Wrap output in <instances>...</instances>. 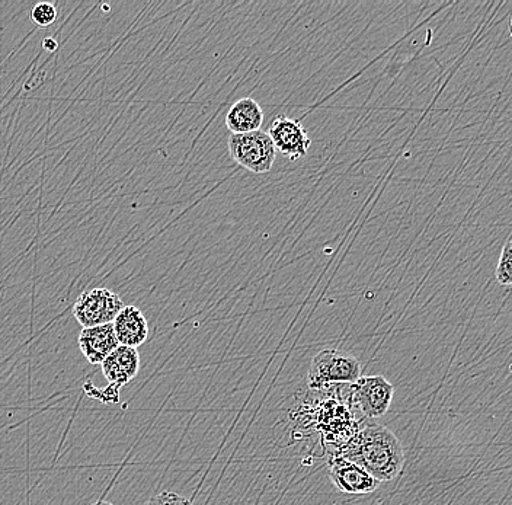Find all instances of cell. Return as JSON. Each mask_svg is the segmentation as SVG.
<instances>
[{
	"instance_id": "obj_13",
	"label": "cell",
	"mask_w": 512,
	"mask_h": 505,
	"mask_svg": "<svg viewBox=\"0 0 512 505\" xmlns=\"http://www.w3.org/2000/svg\"><path fill=\"white\" fill-rule=\"evenodd\" d=\"M31 19L38 27L47 28L57 19V8L53 3L41 2L32 8Z\"/></svg>"
},
{
	"instance_id": "obj_14",
	"label": "cell",
	"mask_w": 512,
	"mask_h": 505,
	"mask_svg": "<svg viewBox=\"0 0 512 505\" xmlns=\"http://www.w3.org/2000/svg\"><path fill=\"white\" fill-rule=\"evenodd\" d=\"M85 391L91 398L98 399V401L104 402V404H117L120 401V391L108 386L104 391H98L92 383H86Z\"/></svg>"
},
{
	"instance_id": "obj_8",
	"label": "cell",
	"mask_w": 512,
	"mask_h": 505,
	"mask_svg": "<svg viewBox=\"0 0 512 505\" xmlns=\"http://www.w3.org/2000/svg\"><path fill=\"white\" fill-rule=\"evenodd\" d=\"M102 375L112 388L120 391L140 372V354L137 348L118 345L101 364Z\"/></svg>"
},
{
	"instance_id": "obj_2",
	"label": "cell",
	"mask_w": 512,
	"mask_h": 505,
	"mask_svg": "<svg viewBox=\"0 0 512 505\" xmlns=\"http://www.w3.org/2000/svg\"><path fill=\"white\" fill-rule=\"evenodd\" d=\"M361 377V364L347 351L326 348L313 357L307 383L310 389H325L331 385H354Z\"/></svg>"
},
{
	"instance_id": "obj_5",
	"label": "cell",
	"mask_w": 512,
	"mask_h": 505,
	"mask_svg": "<svg viewBox=\"0 0 512 505\" xmlns=\"http://www.w3.org/2000/svg\"><path fill=\"white\" fill-rule=\"evenodd\" d=\"M352 386V402L368 420L389 412L395 386L384 376H361Z\"/></svg>"
},
{
	"instance_id": "obj_4",
	"label": "cell",
	"mask_w": 512,
	"mask_h": 505,
	"mask_svg": "<svg viewBox=\"0 0 512 505\" xmlns=\"http://www.w3.org/2000/svg\"><path fill=\"white\" fill-rule=\"evenodd\" d=\"M124 308V302L117 293L105 287L86 290L73 306V315L83 328L112 324L115 316Z\"/></svg>"
},
{
	"instance_id": "obj_17",
	"label": "cell",
	"mask_w": 512,
	"mask_h": 505,
	"mask_svg": "<svg viewBox=\"0 0 512 505\" xmlns=\"http://www.w3.org/2000/svg\"><path fill=\"white\" fill-rule=\"evenodd\" d=\"M95 505H114V504L108 503V501H99V503H96Z\"/></svg>"
},
{
	"instance_id": "obj_3",
	"label": "cell",
	"mask_w": 512,
	"mask_h": 505,
	"mask_svg": "<svg viewBox=\"0 0 512 505\" xmlns=\"http://www.w3.org/2000/svg\"><path fill=\"white\" fill-rule=\"evenodd\" d=\"M230 158L256 175L268 174L277 158V150L265 131L232 134L229 137Z\"/></svg>"
},
{
	"instance_id": "obj_6",
	"label": "cell",
	"mask_w": 512,
	"mask_h": 505,
	"mask_svg": "<svg viewBox=\"0 0 512 505\" xmlns=\"http://www.w3.org/2000/svg\"><path fill=\"white\" fill-rule=\"evenodd\" d=\"M268 136L271 137L275 150L286 156L291 162L299 161L307 156V152L312 146V140L302 123L287 117V115H278L272 121Z\"/></svg>"
},
{
	"instance_id": "obj_11",
	"label": "cell",
	"mask_w": 512,
	"mask_h": 505,
	"mask_svg": "<svg viewBox=\"0 0 512 505\" xmlns=\"http://www.w3.org/2000/svg\"><path fill=\"white\" fill-rule=\"evenodd\" d=\"M264 124V111L252 98H242L230 107L226 115L227 129L232 134L252 133L261 130Z\"/></svg>"
},
{
	"instance_id": "obj_7",
	"label": "cell",
	"mask_w": 512,
	"mask_h": 505,
	"mask_svg": "<svg viewBox=\"0 0 512 505\" xmlns=\"http://www.w3.org/2000/svg\"><path fill=\"white\" fill-rule=\"evenodd\" d=\"M329 478L339 492L347 495L373 494L379 487V482L370 473L339 455L329 460Z\"/></svg>"
},
{
	"instance_id": "obj_12",
	"label": "cell",
	"mask_w": 512,
	"mask_h": 505,
	"mask_svg": "<svg viewBox=\"0 0 512 505\" xmlns=\"http://www.w3.org/2000/svg\"><path fill=\"white\" fill-rule=\"evenodd\" d=\"M511 267H512V244L511 238L507 239L504 248H502L501 258H499L498 267H496L495 276L501 286H511Z\"/></svg>"
},
{
	"instance_id": "obj_15",
	"label": "cell",
	"mask_w": 512,
	"mask_h": 505,
	"mask_svg": "<svg viewBox=\"0 0 512 505\" xmlns=\"http://www.w3.org/2000/svg\"><path fill=\"white\" fill-rule=\"evenodd\" d=\"M144 505H194L188 498L171 491H163L150 498Z\"/></svg>"
},
{
	"instance_id": "obj_16",
	"label": "cell",
	"mask_w": 512,
	"mask_h": 505,
	"mask_svg": "<svg viewBox=\"0 0 512 505\" xmlns=\"http://www.w3.org/2000/svg\"><path fill=\"white\" fill-rule=\"evenodd\" d=\"M43 46L46 47L48 51L57 49V43L54 41V38H46V40L43 41Z\"/></svg>"
},
{
	"instance_id": "obj_1",
	"label": "cell",
	"mask_w": 512,
	"mask_h": 505,
	"mask_svg": "<svg viewBox=\"0 0 512 505\" xmlns=\"http://www.w3.org/2000/svg\"><path fill=\"white\" fill-rule=\"evenodd\" d=\"M357 463L377 482L398 478L405 466V450L396 434L380 424H367L354 434L338 453Z\"/></svg>"
},
{
	"instance_id": "obj_9",
	"label": "cell",
	"mask_w": 512,
	"mask_h": 505,
	"mask_svg": "<svg viewBox=\"0 0 512 505\" xmlns=\"http://www.w3.org/2000/svg\"><path fill=\"white\" fill-rule=\"evenodd\" d=\"M78 344L85 359L94 366H101L102 361L120 345L112 324L83 328L79 334Z\"/></svg>"
},
{
	"instance_id": "obj_10",
	"label": "cell",
	"mask_w": 512,
	"mask_h": 505,
	"mask_svg": "<svg viewBox=\"0 0 512 505\" xmlns=\"http://www.w3.org/2000/svg\"><path fill=\"white\" fill-rule=\"evenodd\" d=\"M115 337L118 344L124 347L139 348L149 337V325H147L146 316L136 306H124L120 310L114 321H112Z\"/></svg>"
}]
</instances>
